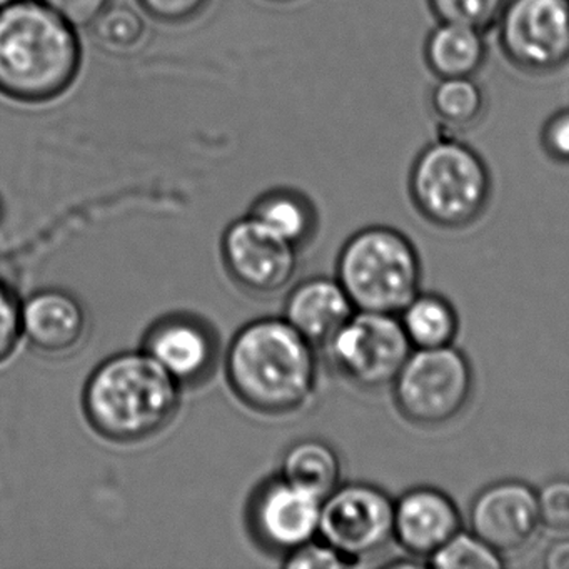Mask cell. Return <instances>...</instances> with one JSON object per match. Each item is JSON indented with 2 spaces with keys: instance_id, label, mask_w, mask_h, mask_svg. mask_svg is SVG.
<instances>
[{
  "instance_id": "e0dca14e",
  "label": "cell",
  "mask_w": 569,
  "mask_h": 569,
  "mask_svg": "<svg viewBox=\"0 0 569 569\" xmlns=\"http://www.w3.org/2000/svg\"><path fill=\"white\" fill-rule=\"evenodd\" d=\"M148 352L176 381H192L208 369L212 342L204 329L179 319L164 322L152 331Z\"/></svg>"
},
{
  "instance_id": "9a60e30c",
  "label": "cell",
  "mask_w": 569,
  "mask_h": 569,
  "mask_svg": "<svg viewBox=\"0 0 569 569\" xmlns=\"http://www.w3.org/2000/svg\"><path fill=\"white\" fill-rule=\"evenodd\" d=\"M86 316L72 296L61 291H41L21 306L22 336L39 351H69L81 341Z\"/></svg>"
},
{
  "instance_id": "4dcf8cb0",
  "label": "cell",
  "mask_w": 569,
  "mask_h": 569,
  "mask_svg": "<svg viewBox=\"0 0 569 569\" xmlns=\"http://www.w3.org/2000/svg\"><path fill=\"white\" fill-rule=\"evenodd\" d=\"M548 569H569V539L552 542L542 561Z\"/></svg>"
},
{
  "instance_id": "7c38bea8",
  "label": "cell",
  "mask_w": 569,
  "mask_h": 569,
  "mask_svg": "<svg viewBox=\"0 0 569 569\" xmlns=\"http://www.w3.org/2000/svg\"><path fill=\"white\" fill-rule=\"evenodd\" d=\"M459 529L461 515L439 489L412 488L395 501V541L415 558H431Z\"/></svg>"
},
{
  "instance_id": "44dd1931",
  "label": "cell",
  "mask_w": 569,
  "mask_h": 569,
  "mask_svg": "<svg viewBox=\"0 0 569 569\" xmlns=\"http://www.w3.org/2000/svg\"><path fill=\"white\" fill-rule=\"evenodd\" d=\"M251 216L295 246L308 238L315 224L309 202L291 191H274L262 196L252 208Z\"/></svg>"
},
{
  "instance_id": "d6a6232c",
  "label": "cell",
  "mask_w": 569,
  "mask_h": 569,
  "mask_svg": "<svg viewBox=\"0 0 569 569\" xmlns=\"http://www.w3.org/2000/svg\"><path fill=\"white\" fill-rule=\"evenodd\" d=\"M271 2H289V0H271Z\"/></svg>"
},
{
  "instance_id": "7402d4cb",
  "label": "cell",
  "mask_w": 569,
  "mask_h": 569,
  "mask_svg": "<svg viewBox=\"0 0 569 569\" xmlns=\"http://www.w3.org/2000/svg\"><path fill=\"white\" fill-rule=\"evenodd\" d=\"M89 29L96 46L111 56L134 54L148 38V26L141 14L121 4H109Z\"/></svg>"
},
{
  "instance_id": "277c9868",
  "label": "cell",
  "mask_w": 569,
  "mask_h": 569,
  "mask_svg": "<svg viewBox=\"0 0 569 569\" xmlns=\"http://www.w3.org/2000/svg\"><path fill=\"white\" fill-rule=\"evenodd\" d=\"M482 156L455 136L429 142L412 162L409 194L422 218L445 229L471 226L491 201Z\"/></svg>"
},
{
  "instance_id": "8992f818",
  "label": "cell",
  "mask_w": 569,
  "mask_h": 569,
  "mask_svg": "<svg viewBox=\"0 0 569 569\" xmlns=\"http://www.w3.org/2000/svg\"><path fill=\"white\" fill-rule=\"evenodd\" d=\"M391 386L399 412L408 421L442 426L458 418L471 399V366L452 346L412 349Z\"/></svg>"
},
{
  "instance_id": "f546056e",
  "label": "cell",
  "mask_w": 569,
  "mask_h": 569,
  "mask_svg": "<svg viewBox=\"0 0 569 569\" xmlns=\"http://www.w3.org/2000/svg\"><path fill=\"white\" fill-rule=\"evenodd\" d=\"M76 29H86L111 4V0H41Z\"/></svg>"
},
{
  "instance_id": "5b68a950",
  "label": "cell",
  "mask_w": 569,
  "mask_h": 569,
  "mask_svg": "<svg viewBox=\"0 0 569 569\" xmlns=\"http://www.w3.org/2000/svg\"><path fill=\"white\" fill-rule=\"evenodd\" d=\"M338 281L356 311L399 316L419 295L421 262L402 232L372 226L346 242Z\"/></svg>"
},
{
  "instance_id": "8fae6325",
  "label": "cell",
  "mask_w": 569,
  "mask_h": 569,
  "mask_svg": "<svg viewBox=\"0 0 569 569\" xmlns=\"http://www.w3.org/2000/svg\"><path fill=\"white\" fill-rule=\"evenodd\" d=\"M469 525L499 555L528 546L541 528L538 495L521 481H499L482 489L471 505Z\"/></svg>"
},
{
  "instance_id": "6da1fadb",
  "label": "cell",
  "mask_w": 569,
  "mask_h": 569,
  "mask_svg": "<svg viewBox=\"0 0 569 569\" xmlns=\"http://www.w3.org/2000/svg\"><path fill=\"white\" fill-rule=\"evenodd\" d=\"M81 68L78 29L41 0H18L0 11V96L22 104L54 101Z\"/></svg>"
},
{
  "instance_id": "1f68e13d",
  "label": "cell",
  "mask_w": 569,
  "mask_h": 569,
  "mask_svg": "<svg viewBox=\"0 0 569 569\" xmlns=\"http://www.w3.org/2000/svg\"><path fill=\"white\" fill-rule=\"evenodd\" d=\"M18 0H0V11H4V9L11 8L12 4H16Z\"/></svg>"
},
{
  "instance_id": "2e32d148",
  "label": "cell",
  "mask_w": 569,
  "mask_h": 569,
  "mask_svg": "<svg viewBox=\"0 0 569 569\" xmlns=\"http://www.w3.org/2000/svg\"><path fill=\"white\" fill-rule=\"evenodd\" d=\"M486 32L438 22L425 42V62L436 79L476 78L488 61Z\"/></svg>"
},
{
  "instance_id": "7a4b0ae2",
  "label": "cell",
  "mask_w": 569,
  "mask_h": 569,
  "mask_svg": "<svg viewBox=\"0 0 569 569\" xmlns=\"http://www.w3.org/2000/svg\"><path fill=\"white\" fill-rule=\"evenodd\" d=\"M228 378L236 395L256 411H295L315 389L312 345L286 319L251 322L229 348Z\"/></svg>"
},
{
  "instance_id": "5bb4252c",
  "label": "cell",
  "mask_w": 569,
  "mask_h": 569,
  "mask_svg": "<svg viewBox=\"0 0 569 569\" xmlns=\"http://www.w3.org/2000/svg\"><path fill=\"white\" fill-rule=\"evenodd\" d=\"M355 312L338 279L315 278L291 292L286 305V321L312 346L328 345Z\"/></svg>"
},
{
  "instance_id": "30bf717a",
  "label": "cell",
  "mask_w": 569,
  "mask_h": 569,
  "mask_svg": "<svg viewBox=\"0 0 569 569\" xmlns=\"http://www.w3.org/2000/svg\"><path fill=\"white\" fill-rule=\"evenodd\" d=\"M224 258L236 281L249 291H279L296 271L295 244L254 216L229 226Z\"/></svg>"
},
{
  "instance_id": "4fadbf2b",
  "label": "cell",
  "mask_w": 569,
  "mask_h": 569,
  "mask_svg": "<svg viewBox=\"0 0 569 569\" xmlns=\"http://www.w3.org/2000/svg\"><path fill=\"white\" fill-rule=\"evenodd\" d=\"M321 506L322 499L284 479L272 481L256 501V528L268 545L292 551L319 535Z\"/></svg>"
},
{
  "instance_id": "d4e9b609",
  "label": "cell",
  "mask_w": 569,
  "mask_h": 569,
  "mask_svg": "<svg viewBox=\"0 0 569 569\" xmlns=\"http://www.w3.org/2000/svg\"><path fill=\"white\" fill-rule=\"evenodd\" d=\"M538 495L541 528L556 535L569 532V479L556 478L546 482Z\"/></svg>"
},
{
  "instance_id": "f1b7e54d",
  "label": "cell",
  "mask_w": 569,
  "mask_h": 569,
  "mask_svg": "<svg viewBox=\"0 0 569 569\" xmlns=\"http://www.w3.org/2000/svg\"><path fill=\"white\" fill-rule=\"evenodd\" d=\"M542 152L558 164H569V108L546 119L539 134Z\"/></svg>"
},
{
  "instance_id": "484cf974",
  "label": "cell",
  "mask_w": 569,
  "mask_h": 569,
  "mask_svg": "<svg viewBox=\"0 0 569 569\" xmlns=\"http://www.w3.org/2000/svg\"><path fill=\"white\" fill-rule=\"evenodd\" d=\"M286 559V568L292 569H342L352 568L356 562L342 556L338 549L322 539V541L305 542L299 548L292 549Z\"/></svg>"
},
{
  "instance_id": "ba28073f",
  "label": "cell",
  "mask_w": 569,
  "mask_h": 569,
  "mask_svg": "<svg viewBox=\"0 0 569 569\" xmlns=\"http://www.w3.org/2000/svg\"><path fill=\"white\" fill-rule=\"evenodd\" d=\"M326 346L338 371L362 389L391 386L412 352L398 316L379 312L356 311Z\"/></svg>"
},
{
  "instance_id": "603a6c76",
  "label": "cell",
  "mask_w": 569,
  "mask_h": 569,
  "mask_svg": "<svg viewBox=\"0 0 569 569\" xmlns=\"http://www.w3.org/2000/svg\"><path fill=\"white\" fill-rule=\"evenodd\" d=\"M429 566L438 569H499L502 555L472 531L459 529L431 558Z\"/></svg>"
},
{
  "instance_id": "3957f363",
  "label": "cell",
  "mask_w": 569,
  "mask_h": 569,
  "mask_svg": "<svg viewBox=\"0 0 569 569\" xmlns=\"http://www.w3.org/2000/svg\"><path fill=\"white\" fill-rule=\"evenodd\" d=\"M179 402V382L149 352L108 359L86 386L89 421L106 438L138 441L166 426Z\"/></svg>"
},
{
  "instance_id": "cb8c5ba5",
  "label": "cell",
  "mask_w": 569,
  "mask_h": 569,
  "mask_svg": "<svg viewBox=\"0 0 569 569\" xmlns=\"http://www.w3.org/2000/svg\"><path fill=\"white\" fill-rule=\"evenodd\" d=\"M438 22H455L486 32L495 28L506 0H428Z\"/></svg>"
},
{
  "instance_id": "52a82bcc",
  "label": "cell",
  "mask_w": 569,
  "mask_h": 569,
  "mask_svg": "<svg viewBox=\"0 0 569 569\" xmlns=\"http://www.w3.org/2000/svg\"><path fill=\"white\" fill-rule=\"evenodd\" d=\"M495 28L516 71L549 76L568 66L569 0H506Z\"/></svg>"
},
{
  "instance_id": "83f0119b",
  "label": "cell",
  "mask_w": 569,
  "mask_h": 569,
  "mask_svg": "<svg viewBox=\"0 0 569 569\" xmlns=\"http://www.w3.org/2000/svg\"><path fill=\"white\" fill-rule=\"evenodd\" d=\"M21 336V306L11 289L0 282V362L14 352Z\"/></svg>"
},
{
  "instance_id": "ac0fdd59",
  "label": "cell",
  "mask_w": 569,
  "mask_h": 569,
  "mask_svg": "<svg viewBox=\"0 0 569 569\" xmlns=\"http://www.w3.org/2000/svg\"><path fill=\"white\" fill-rule=\"evenodd\" d=\"M429 111L442 131L462 134L485 119L488 99L476 78L438 79L429 94Z\"/></svg>"
},
{
  "instance_id": "4316f807",
  "label": "cell",
  "mask_w": 569,
  "mask_h": 569,
  "mask_svg": "<svg viewBox=\"0 0 569 569\" xmlns=\"http://www.w3.org/2000/svg\"><path fill=\"white\" fill-rule=\"evenodd\" d=\"M142 12L164 24H184L201 16L211 0H138Z\"/></svg>"
},
{
  "instance_id": "ffe728a7",
  "label": "cell",
  "mask_w": 569,
  "mask_h": 569,
  "mask_svg": "<svg viewBox=\"0 0 569 569\" xmlns=\"http://www.w3.org/2000/svg\"><path fill=\"white\" fill-rule=\"evenodd\" d=\"M399 316L412 349L452 346L458 335V315L441 296L419 292Z\"/></svg>"
},
{
  "instance_id": "9c48e42d",
  "label": "cell",
  "mask_w": 569,
  "mask_h": 569,
  "mask_svg": "<svg viewBox=\"0 0 569 569\" xmlns=\"http://www.w3.org/2000/svg\"><path fill=\"white\" fill-rule=\"evenodd\" d=\"M319 535L352 562L369 558L395 539V501L366 482L338 486L322 499Z\"/></svg>"
},
{
  "instance_id": "836d02e7",
  "label": "cell",
  "mask_w": 569,
  "mask_h": 569,
  "mask_svg": "<svg viewBox=\"0 0 569 569\" xmlns=\"http://www.w3.org/2000/svg\"><path fill=\"white\" fill-rule=\"evenodd\" d=\"M0 214H2V204H0Z\"/></svg>"
},
{
  "instance_id": "d6986e66",
  "label": "cell",
  "mask_w": 569,
  "mask_h": 569,
  "mask_svg": "<svg viewBox=\"0 0 569 569\" xmlns=\"http://www.w3.org/2000/svg\"><path fill=\"white\" fill-rule=\"evenodd\" d=\"M341 461L331 446L306 439L289 449L282 462V479L289 485L326 499L339 486Z\"/></svg>"
}]
</instances>
